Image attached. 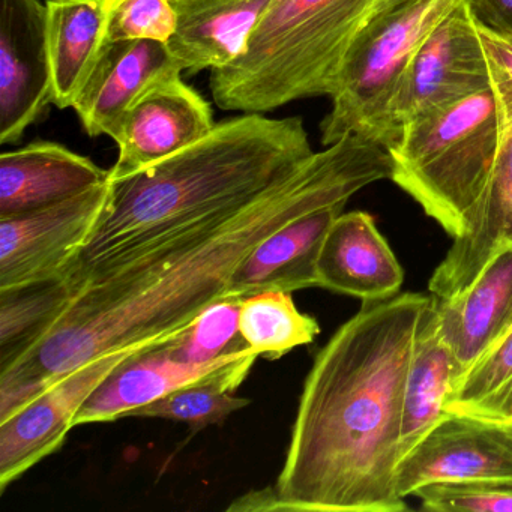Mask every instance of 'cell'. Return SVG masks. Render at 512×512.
I'll list each match as a JSON object with an SVG mask.
<instances>
[{"label": "cell", "instance_id": "1", "mask_svg": "<svg viewBox=\"0 0 512 512\" xmlns=\"http://www.w3.org/2000/svg\"><path fill=\"white\" fill-rule=\"evenodd\" d=\"M391 173L385 148L356 134L343 137L254 202L86 287L38 343L0 368V421L95 359L169 346L227 298L233 275L260 242L308 212L347 205Z\"/></svg>", "mask_w": 512, "mask_h": 512}, {"label": "cell", "instance_id": "2", "mask_svg": "<svg viewBox=\"0 0 512 512\" xmlns=\"http://www.w3.org/2000/svg\"><path fill=\"white\" fill-rule=\"evenodd\" d=\"M434 296L403 293L361 310L319 350L283 467L280 511L404 512L397 491L404 385Z\"/></svg>", "mask_w": 512, "mask_h": 512}, {"label": "cell", "instance_id": "3", "mask_svg": "<svg viewBox=\"0 0 512 512\" xmlns=\"http://www.w3.org/2000/svg\"><path fill=\"white\" fill-rule=\"evenodd\" d=\"M313 155L298 116L244 113L220 122L184 151L110 179L106 206L62 281L74 298L149 251L254 202Z\"/></svg>", "mask_w": 512, "mask_h": 512}, {"label": "cell", "instance_id": "4", "mask_svg": "<svg viewBox=\"0 0 512 512\" xmlns=\"http://www.w3.org/2000/svg\"><path fill=\"white\" fill-rule=\"evenodd\" d=\"M407 0H274L245 52L211 71L221 110L272 112L293 101L331 97L344 62Z\"/></svg>", "mask_w": 512, "mask_h": 512}, {"label": "cell", "instance_id": "5", "mask_svg": "<svg viewBox=\"0 0 512 512\" xmlns=\"http://www.w3.org/2000/svg\"><path fill=\"white\" fill-rule=\"evenodd\" d=\"M503 121L499 65L494 61L488 88L410 121L388 149L391 181L452 239L466 232L487 185Z\"/></svg>", "mask_w": 512, "mask_h": 512}, {"label": "cell", "instance_id": "6", "mask_svg": "<svg viewBox=\"0 0 512 512\" xmlns=\"http://www.w3.org/2000/svg\"><path fill=\"white\" fill-rule=\"evenodd\" d=\"M461 2L407 0L353 49L320 125L323 146L356 134L389 148L388 113L398 85L428 34Z\"/></svg>", "mask_w": 512, "mask_h": 512}, {"label": "cell", "instance_id": "7", "mask_svg": "<svg viewBox=\"0 0 512 512\" xmlns=\"http://www.w3.org/2000/svg\"><path fill=\"white\" fill-rule=\"evenodd\" d=\"M493 65L479 22L463 0L437 23L407 67L389 107V148L410 121L488 88Z\"/></svg>", "mask_w": 512, "mask_h": 512}, {"label": "cell", "instance_id": "8", "mask_svg": "<svg viewBox=\"0 0 512 512\" xmlns=\"http://www.w3.org/2000/svg\"><path fill=\"white\" fill-rule=\"evenodd\" d=\"M110 181L28 214L0 218V290L61 278L94 229Z\"/></svg>", "mask_w": 512, "mask_h": 512}, {"label": "cell", "instance_id": "9", "mask_svg": "<svg viewBox=\"0 0 512 512\" xmlns=\"http://www.w3.org/2000/svg\"><path fill=\"white\" fill-rule=\"evenodd\" d=\"M53 104L43 0H0V143H16Z\"/></svg>", "mask_w": 512, "mask_h": 512}, {"label": "cell", "instance_id": "10", "mask_svg": "<svg viewBox=\"0 0 512 512\" xmlns=\"http://www.w3.org/2000/svg\"><path fill=\"white\" fill-rule=\"evenodd\" d=\"M134 356L133 352L113 353L82 365L0 421V493L64 445L85 401Z\"/></svg>", "mask_w": 512, "mask_h": 512}, {"label": "cell", "instance_id": "11", "mask_svg": "<svg viewBox=\"0 0 512 512\" xmlns=\"http://www.w3.org/2000/svg\"><path fill=\"white\" fill-rule=\"evenodd\" d=\"M215 125L208 101L181 76L158 83L110 131L119 149L110 179L133 175L184 151L205 139Z\"/></svg>", "mask_w": 512, "mask_h": 512}, {"label": "cell", "instance_id": "12", "mask_svg": "<svg viewBox=\"0 0 512 512\" xmlns=\"http://www.w3.org/2000/svg\"><path fill=\"white\" fill-rule=\"evenodd\" d=\"M512 481V436L500 422L449 412L397 467V491L436 482Z\"/></svg>", "mask_w": 512, "mask_h": 512}, {"label": "cell", "instance_id": "13", "mask_svg": "<svg viewBox=\"0 0 512 512\" xmlns=\"http://www.w3.org/2000/svg\"><path fill=\"white\" fill-rule=\"evenodd\" d=\"M499 73L505 107L502 142L466 232L454 238L431 275L428 290L437 299L452 298L466 289L502 247H512V82L500 65Z\"/></svg>", "mask_w": 512, "mask_h": 512}, {"label": "cell", "instance_id": "14", "mask_svg": "<svg viewBox=\"0 0 512 512\" xmlns=\"http://www.w3.org/2000/svg\"><path fill=\"white\" fill-rule=\"evenodd\" d=\"M182 71L166 43H107L73 109L89 137L109 136L116 122L145 92L181 76Z\"/></svg>", "mask_w": 512, "mask_h": 512}, {"label": "cell", "instance_id": "15", "mask_svg": "<svg viewBox=\"0 0 512 512\" xmlns=\"http://www.w3.org/2000/svg\"><path fill=\"white\" fill-rule=\"evenodd\" d=\"M319 287L377 302L400 292L404 274L367 212H341L326 233L317 262Z\"/></svg>", "mask_w": 512, "mask_h": 512}, {"label": "cell", "instance_id": "16", "mask_svg": "<svg viewBox=\"0 0 512 512\" xmlns=\"http://www.w3.org/2000/svg\"><path fill=\"white\" fill-rule=\"evenodd\" d=\"M110 181V170L52 142L0 155V218L28 214Z\"/></svg>", "mask_w": 512, "mask_h": 512}, {"label": "cell", "instance_id": "17", "mask_svg": "<svg viewBox=\"0 0 512 512\" xmlns=\"http://www.w3.org/2000/svg\"><path fill=\"white\" fill-rule=\"evenodd\" d=\"M436 311L460 379L512 326L511 245L502 247L466 289L436 298Z\"/></svg>", "mask_w": 512, "mask_h": 512}, {"label": "cell", "instance_id": "18", "mask_svg": "<svg viewBox=\"0 0 512 512\" xmlns=\"http://www.w3.org/2000/svg\"><path fill=\"white\" fill-rule=\"evenodd\" d=\"M346 205L308 212L260 242L230 281L227 298L242 299L278 290L319 287L317 262L329 227Z\"/></svg>", "mask_w": 512, "mask_h": 512}, {"label": "cell", "instance_id": "19", "mask_svg": "<svg viewBox=\"0 0 512 512\" xmlns=\"http://www.w3.org/2000/svg\"><path fill=\"white\" fill-rule=\"evenodd\" d=\"M172 2L178 23L167 46L182 70L197 74L236 61L274 0Z\"/></svg>", "mask_w": 512, "mask_h": 512}, {"label": "cell", "instance_id": "20", "mask_svg": "<svg viewBox=\"0 0 512 512\" xmlns=\"http://www.w3.org/2000/svg\"><path fill=\"white\" fill-rule=\"evenodd\" d=\"M248 349V347H247ZM241 352L229 353L208 364L176 361L166 350L140 353L119 365L85 401L74 419V428L95 422H112L128 418L130 412L154 403L158 398L205 379L209 374L236 361Z\"/></svg>", "mask_w": 512, "mask_h": 512}, {"label": "cell", "instance_id": "21", "mask_svg": "<svg viewBox=\"0 0 512 512\" xmlns=\"http://www.w3.org/2000/svg\"><path fill=\"white\" fill-rule=\"evenodd\" d=\"M53 104L73 107L107 44L112 0H47Z\"/></svg>", "mask_w": 512, "mask_h": 512}, {"label": "cell", "instance_id": "22", "mask_svg": "<svg viewBox=\"0 0 512 512\" xmlns=\"http://www.w3.org/2000/svg\"><path fill=\"white\" fill-rule=\"evenodd\" d=\"M457 379V364L440 332L434 298L419 326L404 385L401 458L448 416L446 404Z\"/></svg>", "mask_w": 512, "mask_h": 512}, {"label": "cell", "instance_id": "23", "mask_svg": "<svg viewBox=\"0 0 512 512\" xmlns=\"http://www.w3.org/2000/svg\"><path fill=\"white\" fill-rule=\"evenodd\" d=\"M259 353L248 347L244 355L226 367L209 374L199 382L182 386L154 403L133 410L128 418H160L185 422L194 433L211 425H220L238 410L250 404L247 398L236 397L233 392L242 385Z\"/></svg>", "mask_w": 512, "mask_h": 512}, {"label": "cell", "instance_id": "24", "mask_svg": "<svg viewBox=\"0 0 512 512\" xmlns=\"http://www.w3.org/2000/svg\"><path fill=\"white\" fill-rule=\"evenodd\" d=\"M71 298L62 278L0 290V368L38 343Z\"/></svg>", "mask_w": 512, "mask_h": 512}, {"label": "cell", "instance_id": "25", "mask_svg": "<svg viewBox=\"0 0 512 512\" xmlns=\"http://www.w3.org/2000/svg\"><path fill=\"white\" fill-rule=\"evenodd\" d=\"M239 332L260 358L275 361L296 347L313 343L320 326L296 308L292 293L268 290L242 299Z\"/></svg>", "mask_w": 512, "mask_h": 512}, {"label": "cell", "instance_id": "26", "mask_svg": "<svg viewBox=\"0 0 512 512\" xmlns=\"http://www.w3.org/2000/svg\"><path fill=\"white\" fill-rule=\"evenodd\" d=\"M446 412L496 422L512 418V326L455 382Z\"/></svg>", "mask_w": 512, "mask_h": 512}, {"label": "cell", "instance_id": "27", "mask_svg": "<svg viewBox=\"0 0 512 512\" xmlns=\"http://www.w3.org/2000/svg\"><path fill=\"white\" fill-rule=\"evenodd\" d=\"M239 299H221L209 307L187 332L163 347L176 361L208 364L247 349L239 332Z\"/></svg>", "mask_w": 512, "mask_h": 512}, {"label": "cell", "instance_id": "28", "mask_svg": "<svg viewBox=\"0 0 512 512\" xmlns=\"http://www.w3.org/2000/svg\"><path fill=\"white\" fill-rule=\"evenodd\" d=\"M422 509L433 512H512V481L481 479L436 482L413 493Z\"/></svg>", "mask_w": 512, "mask_h": 512}, {"label": "cell", "instance_id": "29", "mask_svg": "<svg viewBox=\"0 0 512 512\" xmlns=\"http://www.w3.org/2000/svg\"><path fill=\"white\" fill-rule=\"evenodd\" d=\"M176 23L172 0H112L107 43L152 40L167 44Z\"/></svg>", "mask_w": 512, "mask_h": 512}, {"label": "cell", "instance_id": "30", "mask_svg": "<svg viewBox=\"0 0 512 512\" xmlns=\"http://www.w3.org/2000/svg\"><path fill=\"white\" fill-rule=\"evenodd\" d=\"M484 28L512 38V0H466Z\"/></svg>", "mask_w": 512, "mask_h": 512}, {"label": "cell", "instance_id": "31", "mask_svg": "<svg viewBox=\"0 0 512 512\" xmlns=\"http://www.w3.org/2000/svg\"><path fill=\"white\" fill-rule=\"evenodd\" d=\"M479 29H481L482 40H484L488 52L493 56L494 61L503 68V71L508 74L512 82V38L490 31V29L484 28L481 23H479Z\"/></svg>", "mask_w": 512, "mask_h": 512}, {"label": "cell", "instance_id": "32", "mask_svg": "<svg viewBox=\"0 0 512 512\" xmlns=\"http://www.w3.org/2000/svg\"><path fill=\"white\" fill-rule=\"evenodd\" d=\"M500 424H502L503 427L506 428V431H508V433L511 434V436H512V418L506 419V421H502V422H500Z\"/></svg>", "mask_w": 512, "mask_h": 512}]
</instances>
